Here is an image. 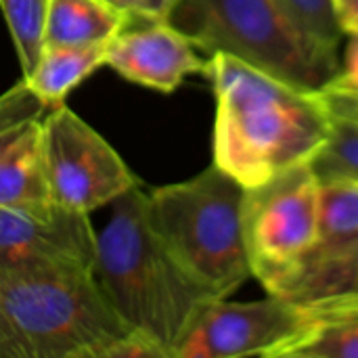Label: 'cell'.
Returning a JSON list of instances; mask_svg holds the SVG:
<instances>
[{
  "mask_svg": "<svg viewBox=\"0 0 358 358\" xmlns=\"http://www.w3.org/2000/svg\"><path fill=\"white\" fill-rule=\"evenodd\" d=\"M166 21L206 57H235L310 92H323L340 69L342 50L317 38L283 0H178Z\"/></svg>",
  "mask_w": 358,
  "mask_h": 358,
  "instance_id": "277c9868",
  "label": "cell"
},
{
  "mask_svg": "<svg viewBox=\"0 0 358 358\" xmlns=\"http://www.w3.org/2000/svg\"><path fill=\"white\" fill-rule=\"evenodd\" d=\"M42 149L59 208L90 216L138 187L122 155L65 103L42 115Z\"/></svg>",
  "mask_w": 358,
  "mask_h": 358,
  "instance_id": "52a82bcc",
  "label": "cell"
},
{
  "mask_svg": "<svg viewBox=\"0 0 358 358\" xmlns=\"http://www.w3.org/2000/svg\"><path fill=\"white\" fill-rule=\"evenodd\" d=\"M48 107L29 90L25 80H19L0 94V153L31 120L42 117Z\"/></svg>",
  "mask_w": 358,
  "mask_h": 358,
  "instance_id": "ac0fdd59",
  "label": "cell"
},
{
  "mask_svg": "<svg viewBox=\"0 0 358 358\" xmlns=\"http://www.w3.org/2000/svg\"><path fill=\"white\" fill-rule=\"evenodd\" d=\"M346 46L340 52V69L325 90H336L358 96V34L344 36Z\"/></svg>",
  "mask_w": 358,
  "mask_h": 358,
  "instance_id": "44dd1931",
  "label": "cell"
},
{
  "mask_svg": "<svg viewBox=\"0 0 358 358\" xmlns=\"http://www.w3.org/2000/svg\"><path fill=\"white\" fill-rule=\"evenodd\" d=\"M300 19L302 23L317 36L321 38L325 44L342 50V40L344 34L340 31L336 17H334V8H331V0H283Z\"/></svg>",
  "mask_w": 358,
  "mask_h": 358,
  "instance_id": "d6986e66",
  "label": "cell"
},
{
  "mask_svg": "<svg viewBox=\"0 0 358 358\" xmlns=\"http://www.w3.org/2000/svg\"><path fill=\"white\" fill-rule=\"evenodd\" d=\"M358 292V185L321 180L317 239L279 294L300 306Z\"/></svg>",
  "mask_w": 358,
  "mask_h": 358,
  "instance_id": "9c48e42d",
  "label": "cell"
},
{
  "mask_svg": "<svg viewBox=\"0 0 358 358\" xmlns=\"http://www.w3.org/2000/svg\"><path fill=\"white\" fill-rule=\"evenodd\" d=\"M96 233L88 214L59 206H0V271L94 268Z\"/></svg>",
  "mask_w": 358,
  "mask_h": 358,
  "instance_id": "30bf717a",
  "label": "cell"
},
{
  "mask_svg": "<svg viewBox=\"0 0 358 358\" xmlns=\"http://www.w3.org/2000/svg\"><path fill=\"white\" fill-rule=\"evenodd\" d=\"M105 65V44L44 46L34 71L25 80L29 90L48 107L63 105L73 88Z\"/></svg>",
  "mask_w": 358,
  "mask_h": 358,
  "instance_id": "9a60e30c",
  "label": "cell"
},
{
  "mask_svg": "<svg viewBox=\"0 0 358 358\" xmlns=\"http://www.w3.org/2000/svg\"><path fill=\"white\" fill-rule=\"evenodd\" d=\"M0 206L29 210L57 206L44 164L42 117L27 122L0 153Z\"/></svg>",
  "mask_w": 358,
  "mask_h": 358,
  "instance_id": "7c38bea8",
  "label": "cell"
},
{
  "mask_svg": "<svg viewBox=\"0 0 358 358\" xmlns=\"http://www.w3.org/2000/svg\"><path fill=\"white\" fill-rule=\"evenodd\" d=\"M105 65L132 84L172 94L206 71L208 57L170 21L138 17L105 44Z\"/></svg>",
  "mask_w": 358,
  "mask_h": 358,
  "instance_id": "8fae6325",
  "label": "cell"
},
{
  "mask_svg": "<svg viewBox=\"0 0 358 358\" xmlns=\"http://www.w3.org/2000/svg\"><path fill=\"white\" fill-rule=\"evenodd\" d=\"M147 193L126 191L96 235L94 279L120 321L155 342L168 358L212 298L172 258L147 222Z\"/></svg>",
  "mask_w": 358,
  "mask_h": 358,
  "instance_id": "7a4b0ae2",
  "label": "cell"
},
{
  "mask_svg": "<svg viewBox=\"0 0 358 358\" xmlns=\"http://www.w3.org/2000/svg\"><path fill=\"white\" fill-rule=\"evenodd\" d=\"M331 8L344 36L358 34V0H331Z\"/></svg>",
  "mask_w": 358,
  "mask_h": 358,
  "instance_id": "603a6c76",
  "label": "cell"
},
{
  "mask_svg": "<svg viewBox=\"0 0 358 358\" xmlns=\"http://www.w3.org/2000/svg\"><path fill=\"white\" fill-rule=\"evenodd\" d=\"M319 94L331 115H340V117H348V120L358 122V96L336 92V90H323Z\"/></svg>",
  "mask_w": 358,
  "mask_h": 358,
  "instance_id": "7402d4cb",
  "label": "cell"
},
{
  "mask_svg": "<svg viewBox=\"0 0 358 358\" xmlns=\"http://www.w3.org/2000/svg\"><path fill=\"white\" fill-rule=\"evenodd\" d=\"M321 180L310 162L296 164L243 191V243L256 279L279 294L317 239Z\"/></svg>",
  "mask_w": 358,
  "mask_h": 358,
  "instance_id": "8992f818",
  "label": "cell"
},
{
  "mask_svg": "<svg viewBox=\"0 0 358 358\" xmlns=\"http://www.w3.org/2000/svg\"><path fill=\"white\" fill-rule=\"evenodd\" d=\"M243 191L212 164L189 180L147 193L149 227L187 275L216 300L233 296L252 279L241 227Z\"/></svg>",
  "mask_w": 358,
  "mask_h": 358,
  "instance_id": "5b68a950",
  "label": "cell"
},
{
  "mask_svg": "<svg viewBox=\"0 0 358 358\" xmlns=\"http://www.w3.org/2000/svg\"><path fill=\"white\" fill-rule=\"evenodd\" d=\"M304 308L306 325L281 358H358V292Z\"/></svg>",
  "mask_w": 358,
  "mask_h": 358,
  "instance_id": "4fadbf2b",
  "label": "cell"
},
{
  "mask_svg": "<svg viewBox=\"0 0 358 358\" xmlns=\"http://www.w3.org/2000/svg\"><path fill=\"white\" fill-rule=\"evenodd\" d=\"M111 2L117 4V6H122V8H126V10H130V13L136 15V17H147L143 0H111ZM151 19H153V17H151Z\"/></svg>",
  "mask_w": 358,
  "mask_h": 358,
  "instance_id": "d4e9b609",
  "label": "cell"
},
{
  "mask_svg": "<svg viewBox=\"0 0 358 358\" xmlns=\"http://www.w3.org/2000/svg\"><path fill=\"white\" fill-rule=\"evenodd\" d=\"M304 325L306 308L281 296L214 300L191 325L174 358H281Z\"/></svg>",
  "mask_w": 358,
  "mask_h": 358,
  "instance_id": "ba28073f",
  "label": "cell"
},
{
  "mask_svg": "<svg viewBox=\"0 0 358 358\" xmlns=\"http://www.w3.org/2000/svg\"><path fill=\"white\" fill-rule=\"evenodd\" d=\"M134 19L138 17L111 0H48L44 46L107 44Z\"/></svg>",
  "mask_w": 358,
  "mask_h": 358,
  "instance_id": "5bb4252c",
  "label": "cell"
},
{
  "mask_svg": "<svg viewBox=\"0 0 358 358\" xmlns=\"http://www.w3.org/2000/svg\"><path fill=\"white\" fill-rule=\"evenodd\" d=\"M216 115L212 164L241 187L310 162L325 145L331 113L319 92L298 88L235 57H208Z\"/></svg>",
  "mask_w": 358,
  "mask_h": 358,
  "instance_id": "6da1fadb",
  "label": "cell"
},
{
  "mask_svg": "<svg viewBox=\"0 0 358 358\" xmlns=\"http://www.w3.org/2000/svg\"><path fill=\"white\" fill-rule=\"evenodd\" d=\"M319 180H348L358 185V122L331 115L325 145L310 159Z\"/></svg>",
  "mask_w": 358,
  "mask_h": 358,
  "instance_id": "e0dca14e",
  "label": "cell"
},
{
  "mask_svg": "<svg viewBox=\"0 0 358 358\" xmlns=\"http://www.w3.org/2000/svg\"><path fill=\"white\" fill-rule=\"evenodd\" d=\"M96 358H168L166 352L138 331H126L107 346H103Z\"/></svg>",
  "mask_w": 358,
  "mask_h": 358,
  "instance_id": "ffe728a7",
  "label": "cell"
},
{
  "mask_svg": "<svg viewBox=\"0 0 358 358\" xmlns=\"http://www.w3.org/2000/svg\"><path fill=\"white\" fill-rule=\"evenodd\" d=\"M126 331L94 268L0 271V358H96Z\"/></svg>",
  "mask_w": 358,
  "mask_h": 358,
  "instance_id": "3957f363",
  "label": "cell"
},
{
  "mask_svg": "<svg viewBox=\"0 0 358 358\" xmlns=\"http://www.w3.org/2000/svg\"><path fill=\"white\" fill-rule=\"evenodd\" d=\"M48 0H0L15 52L21 65V78H27L44 50V15Z\"/></svg>",
  "mask_w": 358,
  "mask_h": 358,
  "instance_id": "2e32d148",
  "label": "cell"
},
{
  "mask_svg": "<svg viewBox=\"0 0 358 358\" xmlns=\"http://www.w3.org/2000/svg\"><path fill=\"white\" fill-rule=\"evenodd\" d=\"M176 2L178 0H143L147 17H153V19H168Z\"/></svg>",
  "mask_w": 358,
  "mask_h": 358,
  "instance_id": "cb8c5ba5",
  "label": "cell"
}]
</instances>
